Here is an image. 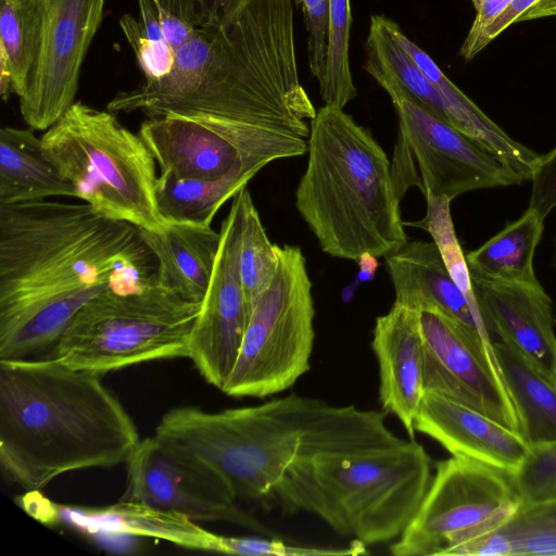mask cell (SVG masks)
Returning <instances> with one entry per match:
<instances>
[{"label":"cell","mask_w":556,"mask_h":556,"mask_svg":"<svg viewBox=\"0 0 556 556\" xmlns=\"http://www.w3.org/2000/svg\"><path fill=\"white\" fill-rule=\"evenodd\" d=\"M156 263L159 286L201 303L213 275L220 233L212 226L168 223L162 230L139 229Z\"/></svg>","instance_id":"obj_22"},{"label":"cell","mask_w":556,"mask_h":556,"mask_svg":"<svg viewBox=\"0 0 556 556\" xmlns=\"http://www.w3.org/2000/svg\"><path fill=\"white\" fill-rule=\"evenodd\" d=\"M243 214L239 268L241 283L251 312L260 296L270 285L277 267L278 254L261 222L258 212L253 203L248 188L242 189Z\"/></svg>","instance_id":"obj_29"},{"label":"cell","mask_w":556,"mask_h":556,"mask_svg":"<svg viewBox=\"0 0 556 556\" xmlns=\"http://www.w3.org/2000/svg\"><path fill=\"white\" fill-rule=\"evenodd\" d=\"M399 128L391 159L396 194L417 187L426 201L520 185L522 176L483 142L404 97L391 98Z\"/></svg>","instance_id":"obj_10"},{"label":"cell","mask_w":556,"mask_h":556,"mask_svg":"<svg viewBox=\"0 0 556 556\" xmlns=\"http://www.w3.org/2000/svg\"><path fill=\"white\" fill-rule=\"evenodd\" d=\"M529 204L544 219L556 206V147L542 155L531 177Z\"/></svg>","instance_id":"obj_36"},{"label":"cell","mask_w":556,"mask_h":556,"mask_svg":"<svg viewBox=\"0 0 556 556\" xmlns=\"http://www.w3.org/2000/svg\"><path fill=\"white\" fill-rule=\"evenodd\" d=\"M471 281L492 339L514 348L556 381L553 302L541 283Z\"/></svg>","instance_id":"obj_16"},{"label":"cell","mask_w":556,"mask_h":556,"mask_svg":"<svg viewBox=\"0 0 556 556\" xmlns=\"http://www.w3.org/2000/svg\"><path fill=\"white\" fill-rule=\"evenodd\" d=\"M493 351L529 446L556 441V381L514 348L495 340Z\"/></svg>","instance_id":"obj_24"},{"label":"cell","mask_w":556,"mask_h":556,"mask_svg":"<svg viewBox=\"0 0 556 556\" xmlns=\"http://www.w3.org/2000/svg\"><path fill=\"white\" fill-rule=\"evenodd\" d=\"M216 49V28L200 27L175 54L169 73L157 79H143L136 88L118 92L106 105L110 112L153 110L194 91L207 76Z\"/></svg>","instance_id":"obj_25"},{"label":"cell","mask_w":556,"mask_h":556,"mask_svg":"<svg viewBox=\"0 0 556 556\" xmlns=\"http://www.w3.org/2000/svg\"><path fill=\"white\" fill-rule=\"evenodd\" d=\"M433 477L415 439L359 443L298 456L270 500L307 513L365 545L393 542L418 511Z\"/></svg>","instance_id":"obj_5"},{"label":"cell","mask_w":556,"mask_h":556,"mask_svg":"<svg viewBox=\"0 0 556 556\" xmlns=\"http://www.w3.org/2000/svg\"><path fill=\"white\" fill-rule=\"evenodd\" d=\"M256 174V170L237 164L217 179H174L159 175V211L167 224L211 226L220 206L245 188Z\"/></svg>","instance_id":"obj_27"},{"label":"cell","mask_w":556,"mask_h":556,"mask_svg":"<svg viewBox=\"0 0 556 556\" xmlns=\"http://www.w3.org/2000/svg\"><path fill=\"white\" fill-rule=\"evenodd\" d=\"M42 40L36 70L20 99L34 130L50 128L75 102L81 65L103 18L105 0H40Z\"/></svg>","instance_id":"obj_14"},{"label":"cell","mask_w":556,"mask_h":556,"mask_svg":"<svg viewBox=\"0 0 556 556\" xmlns=\"http://www.w3.org/2000/svg\"><path fill=\"white\" fill-rule=\"evenodd\" d=\"M153 260L138 227L87 203L0 204V361L53 348L103 292L143 290Z\"/></svg>","instance_id":"obj_1"},{"label":"cell","mask_w":556,"mask_h":556,"mask_svg":"<svg viewBox=\"0 0 556 556\" xmlns=\"http://www.w3.org/2000/svg\"><path fill=\"white\" fill-rule=\"evenodd\" d=\"M61 521L88 533H113L151 538L197 551L220 553L222 534L198 521L150 504L119 500L103 507L60 505Z\"/></svg>","instance_id":"obj_21"},{"label":"cell","mask_w":556,"mask_h":556,"mask_svg":"<svg viewBox=\"0 0 556 556\" xmlns=\"http://www.w3.org/2000/svg\"><path fill=\"white\" fill-rule=\"evenodd\" d=\"M18 498L20 506L34 519L45 525H55L61 521L60 505L45 497L40 490H26Z\"/></svg>","instance_id":"obj_39"},{"label":"cell","mask_w":556,"mask_h":556,"mask_svg":"<svg viewBox=\"0 0 556 556\" xmlns=\"http://www.w3.org/2000/svg\"><path fill=\"white\" fill-rule=\"evenodd\" d=\"M509 475L468 458L435 464L427 494L404 532L390 545L393 556H444L495 530L519 509Z\"/></svg>","instance_id":"obj_11"},{"label":"cell","mask_w":556,"mask_h":556,"mask_svg":"<svg viewBox=\"0 0 556 556\" xmlns=\"http://www.w3.org/2000/svg\"><path fill=\"white\" fill-rule=\"evenodd\" d=\"M43 153L76 198L105 217L139 229L167 223L156 200V162L113 112L75 101L41 136Z\"/></svg>","instance_id":"obj_7"},{"label":"cell","mask_w":556,"mask_h":556,"mask_svg":"<svg viewBox=\"0 0 556 556\" xmlns=\"http://www.w3.org/2000/svg\"><path fill=\"white\" fill-rule=\"evenodd\" d=\"M276 249V274L251 312L222 390L229 396H271L293 387L311 367L315 307L306 260L299 247Z\"/></svg>","instance_id":"obj_9"},{"label":"cell","mask_w":556,"mask_h":556,"mask_svg":"<svg viewBox=\"0 0 556 556\" xmlns=\"http://www.w3.org/2000/svg\"><path fill=\"white\" fill-rule=\"evenodd\" d=\"M337 407L296 393L219 412L181 406L162 416L154 435L210 466L238 500L266 504Z\"/></svg>","instance_id":"obj_6"},{"label":"cell","mask_w":556,"mask_h":556,"mask_svg":"<svg viewBox=\"0 0 556 556\" xmlns=\"http://www.w3.org/2000/svg\"><path fill=\"white\" fill-rule=\"evenodd\" d=\"M201 303L156 280L143 290L106 291L86 303L53 346V357L99 376L138 364L188 357Z\"/></svg>","instance_id":"obj_8"},{"label":"cell","mask_w":556,"mask_h":556,"mask_svg":"<svg viewBox=\"0 0 556 556\" xmlns=\"http://www.w3.org/2000/svg\"><path fill=\"white\" fill-rule=\"evenodd\" d=\"M126 467L122 500L150 504L198 522H228L273 535L237 504L232 490L215 470L155 435L139 441Z\"/></svg>","instance_id":"obj_12"},{"label":"cell","mask_w":556,"mask_h":556,"mask_svg":"<svg viewBox=\"0 0 556 556\" xmlns=\"http://www.w3.org/2000/svg\"><path fill=\"white\" fill-rule=\"evenodd\" d=\"M384 258L394 302L417 309L437 306L493 343L479 306L471 304L455 283L434 241H407Z\"/></svg>","instance_id":"obj_19"},{"label":"cell","mask_w":556,"mask_h":556,"mask_svg":"<svg viewBox=\"0 0 556 556\" xmlns=\"http://www.w3.org/2000/svg\"><path fill=\"white\" fill-rule=\"evenodd\" d=\"M544 218L529 207L497 235L465 255L470 278L486 282L538 285L533 256Z\"/></svg>","instance_id":"obj_26"},{"label":"cell","mask_w":556,"mask_h":556,"mask_svg":"<svg viewBox=\"0 0 556 556\" xmlns=\"http://www.w3.org/2000/svg\"><path fill=\"white\" fill-rule=\"evenodd\" d=\"M371 348L379 367L382 410L394 415L409 439H415L414 424L426 392L418 309L394 302L376 318Z\"/></svg>","instance_id":"obj_18"},{"label":"cell","mask_w":556,"mask_h":556,"mask_svg":"<svg viewBox=\"0 0 556 556\" xmlns=\"http://www.w3.org/2000/svg\"><path fill=\"white\" fill-rule=\"evenodd\" d=\"M156 16L164 38L175 53L197 34L199 28L157 5Z\"/></svg>","instance_id":"obj_38"},{"label":"cell","mask_w":556,"mask_h":556,"mask_svg":"<svg viewBox=\"0 0 556 556\" xmlns=\"http://www.w3.org/2000/svg\"><path fill=\"white\" fill-rule=\"evenodd\" d=\"M244 0H201L202 27H216L228 17Z\"/></svg>","instance_id":"obj_41"},{"label":"cell","mask_w":556,"mask_h":556,"mask_svg":"<svg viewBox=\"0 0 556 556\" xmlns=\"http://www.w3.org/2000/svg\"><path fill=\"white\" fill-rule=\"evenodd\" d=\"M138 4L141 20L124 14L119 18V25L144 78L157 79L170 72L176 53L162 34L156 4L148 0H138Z\"/></svg>","instance_id":"obj_31"},{"label":"cell","mask_w":556,"mask_h":556,"mask_svg":"<svg viewBox=\"0 0 556 556\" xmlns=\"http://www.w3.org/2000/svg\"><path fill=\"white\" fill-rule=\"evenodd\" d=\"M242 214L241 189L222 222L213 275L189 339L188 358L220 391L235 367L250 318L239 268Z\"/></svg>","instance_id":"obj_15"},{"label":"cell","mask_w":556,"mask_h":556,"mask_svg":"<svg viewBox=\"0 0 556 556\" xmlns=\"http://www.w3.org/2000/svg\"><path fill=\"white\" fill-rule=\"evenodd\" d=\"M42 40L40 0H0V63L21 98L34 75Z\"/></svg>","instance_id":"obj_28"},{"label":"cell","mask_w":556,"mask_h":556,"mask_svg":"<svg viewBox=\"0 0 556 556\" xmlns=\"http://www.w3.org/2000/svg\"><path fill=\"white\" fill-rule=\"evenodd\" d=\"M513 546V556H556V501L519 507L498 528Z\"/></svg>","instance_id":"obj_32"},{"label":"cell","mask_w":556,"mask_h":556,"mask_svg":"<svg viewBox=\"0 0 556 556\" xmlns=\"http://www.w3.org/2000/svg\"><path fill=\"white\" fill-rule=\"evenodd\" d=\"M555 248H556V245H555ZM555 260H556V249H555Z\"/></svg>","instance_id":"obj_42"},{"label":"cell","mask_w":556,"mask_h":556,"mask_svg":"<svg viewBox=\"0 0 556 556\" xmlns=\"http://www.w3.org/2000/svg\"><path fill=\"white\" fill-rule=\"evenodd\" d=\"M33 130L10 126L0 130V204L76 198L73 186L46 157L41 137Z\"/></svg>","instance_id":"obj_23"},{"label":"cell","mask_w":556,"mask_h":556,"mask_svg":"<svg viewBox=\"0 0 556 556\" xmlns=\"http://www.w3.org/2000/svg\"><path fill=\"white\" fill-rule=\"evenodd\" d=\"M302 8L307 31L311 73L320 84L325 77L329 41V0H295Z\"/></svg>","instance_id":"obj_34"},{"label":"cell","mask_w":556,"mask_h":556,"mask_svg":"<svg viewBox=\"0 0 556 556\" xmlns=\"http://www.w3.org/2000/svg\"><path fill=\"white\" fill-rule=\"evenodd\" d=\"M414 427L451 455L482 463L509 476L519 468L530 447L520 433L434 391L425 392Z\"/></svg>","instance_id":"obj_17"},{"label":"cell","mask_w":556,"mask_h":556,"mask_svg":"<svg viewBox=\"0 0 556 556\" xmlns=\"http://www.w3.org/2000/svg\"><path fill=\"white\" fill-rule=\"evenodd\" d=\"M307 153L295 206L323 252L359 262L386 257L408 241L391 160L343 108L317 110Z\"/></svg>","instance_id":"obj_4"},{"label":"cell","mask_w":556,"mask_h":556,"mask_svg":"<svg viewBox=\"0 0 556 556\" xmlns=\"http://www.w3.org/2000/svg\"><path fill=\"white\" fill-rule=\"evenodd\" d=\"M547 16H556V0H510L484 31L479 43L480 52L510 25Z\"/></svg>","instance_id":"obj_35"},{"label":"cell","mask_w":556,"mask_h":556,"mask_svg":"<svg viewBox=\"0 0 556 556\" xmlns=\"http://www.w3.org/2000/svg\"><path fill=\"white\" fill-rule=\"evenodd\" d=\"M510 478L520 507L556 501V441L530 446Z\"/></svg>","instance_id":"obj_33"},{"label":"cell","mask_w":556,"mask_h":556,"mask_svg":"<svg viewBox=\"0 0 556 556\" xmlns=\"http://www.w3.org/2000/svg\"><path fill=\"white\" fill-rule=\"evenodd\" d=\"M172 14L189 22L194 27H202L203 14L201 0H148Z\"/></svg>","instance_id":"obj_40"},{"label":"cell","mask_w":556,"mask_h":556,"mask_svg":"<svg viewBox=\"0 0 556 556\" xmlns=\"http://www.w3.org/2000/svg\"><path fill=\"white\" fill-rule=\"evenodd\" d=\"M418 312L426 391L441 393L520 433L493 343L437 306H424Z\"/></svg>","instance_id":"obj_13"},{"label":"cell","mask_w":556,"mask_h":556,"mask_svg":"<svg viewBox=\"0 0 556 556\" xmlns=\"http://www.w3.org/2000/svg\"><path fill=\"white\" fill-rule=\"evenodd\" d=\"M215 28V55L203 83L147 116L197 123L241 156L260 153L271 129L307 139V121L317 111L300 83L292 0H244Z\"/></svg>","instance_id":"obj_3"},{"label":"cell","mask_w":556,"mask_h":556,"mask_svg":"<svg viewBox=\"0 0 556 556\" xmlns=\"http://www.w3.org/2000/svg\"><path fill=\"white\" fill-rule=\"evenodd\" d=\"M471 1L476 9V16L459 50V54L467 61L473 59L480 52L479 43L484 31L510 2V0Z\"/></svg>","instance_id":"obj_37"},{"label":"cell","mask_w":556,"mask_h":556,"mask_svg":"<svg viewBox=\"0 0 556 556\" xmlns=\"http://www.w3.org/2000/svg\"><path fill=\"white\" fill-rule=\"evenodd\" d=\"M351 23L350 0H329L328 55L325 77L319 84L327 105L344 108L357 94L349 58Z\"/></svg>","instance_id":"obj_30"},{"label":"cell","mask_w":556,"mask_h":556,"mask_svg":"<svg viewBox=\"0 0 556 556\" xmlns=\"http://www.w3.org/2000/svg\"><path fill=\"white\" fill-rule=\"evenodd\" d=\"M138 134L163 177L217 179L237 164L249 167L233 146L191 121L170 116L148 117L141 123Z\"/></svg>","instance_id":"obj_20"},{"label":"cell","mask_w":556,"mask_h":556,"mask_svg":"<svg viewBox=\"0 0 556 556\" xmlns=\"http://www.w3.org/2000/svg\"><path fill=\"white\" fill-rule=\"evenodd\" d=\"M138 429L101 376L55 357L0 361V463L26 490L127 462Z\"/></svg>","instance_id":"obj_2"}]
</instances>
